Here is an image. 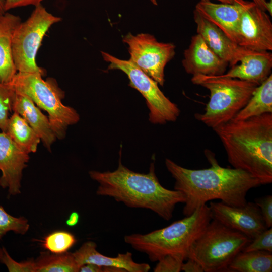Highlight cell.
<instances>
[{
  "label": "cell",
  "instance_id": "f546056e",
  "mask_svg": "<svg viewBox=\"0 0 272 272\" xmlns=\"http://www.w3.org/2000/svg\"><path fill=\"white\" fill-rule=\"evenodd\" d=\"M186 258L179 255H167L157 261L154 272H180Z\"/></svg>",
  "mask_w": 272,
  "mask_h": 272
},
{
  "label": "cell",
  "instance_id": "4dcf8cb0",
  "mask_svg": "<svg viewBox=\"0 0 272 272\" xmlns=\"http://www.w3.org/2000/svg\"><path fill=\"white\" fill-rule=\"evenodd\" d=\"M255 204L259 208L267 228L272 227V196L267 195L255 199Z\"/></svg>",
  "mask_w": 272,
  "mask_h": 272
},
{
  "label": "cell",
  "instance_id": "2e32d148",
  "mask_svg": "<svg viewBox=\"0 0 272 272\" xmlns=\"http://www.w3.org/2000/svg\"><path fill=\"white\" fill-rule=\"evenodd\" d=\"M252 3L248 2L244 4H217L210 1H200L196 5L195 10L237 43L241 16L244 9Z\"/></svg>",
  "mask_w": 272,
  "mask_h": 272
},
{
  "label": "cell",
  "instance_id": "8fae6325",
  "mask_svg": "<svg viewBox=\"0 0 272 272\" xmlns=\"http://www.w3.org/2000/svg\"><path fill=\"white\" fill-rule=\"evenodd\" d=\"M209 207L212 219L243 234L250 240L268 229L255 202H247L243 206L234 207L221 201H211Z\"/></svg>",
  "mask_w": 272,
  "mask_h": 272
},
{
  "label": "cell",
  "instance_id": "52a82bcc",
  "mask_svg": "<svg viewBox=\"0 0 272 272\" xmlns=\"http://www.w3.org/2000/svg\"><path fill=\"white\" fill-rule=\"evenodd\" d=\"M251 240L243 234L212 219L191 246L187 258L199 263L205 272L229 271V265L234 257Z\"/></svg>",
  "mask_w": 272,
  "mask_h": 272
},
{
  "label": "cell",
  "instance_id": "8d00e7d4",
  "mask_svg": "<svg viewBox=\"0 0 272 272\" xmlns=\"http://www.w3.org/2000/svg\"><path fill=\"white\" fill-rule=\"evenodd\" d=\"M200 1H210V0H200ZM222 3H226V4H244L247 3L248 1H246L245 0H216Z\"/></svg>",
  "mask_w": 272,
  "mask_h": 272
},
{
  "label": "cell",
  "instance_id": "7402d4cb",
  "mask_svg": "<svg viewBox=\"0 0 272 272\" xmlns=\"http://www.w3.org/2000/svg\"><path fill=\"white\" fill-rule=\"evenodd\" d=\"M26 153H35L41 139L26 120L16 112L9 117L6 132Z\"/></svg>",
  "mask_w": 272,
  "mask_h": 272
},
{
  "label": "cell",
  "instance_id": "3957f363",
  "mask_svg": "<svg viewBox=\"0 0 272 272\" xmlns=\"http://www.w3.org/2000/svg\"><path fill=\"white\" fill-rule=\"evenodd\" d=\"M234 168L247 172L261 185L272 182V113L231 120L213 129Z\"/></svg>",
  "mask_w": 272,
  "mask_h": 272
},
{
  "label": "cell",
  "instance_id": "ba28073f",
  "mask_svg": "<svg viewBox=\"0 0 272 272\" xmlns=\"http://www.w3.org/2000/svg\"><path fill=\"white\" fill-rule=\"evenodd\" d=\"M61 20L60 17L48 12L40 4L35 7L26 21L19 24L12 41L13 59L17 72L44 75V70L36 63V55L49 29Z\"/></svg>",
  "mask_w": 272,
  "mask_h": 272
},
{
  "label": "cell",
  "instance_id": "74e56055",
  "mask_svg": "<svg viewBox=\"0 0 272 272\" xmlns=\"http://www.w3.org/2000/svg\"><path fill=\"white\" fill-rule=\"evenodd\" d=\"M6 0H0V16L4 14L5 11V3Z\"/></svg>",
  "mask_w": 272,
  "mask_h": 272
},
{
  "label": "cell",
  "instance_id": "277c9868",
  "mask_svg": "<svg viewBox=\"0 0 272 272\" xmlns=\"http://www.w3.org/2000/svg\"><path fill=\"white\" fill-rule=\"evenodd\" d=\"M211 220L210 208L206 204L166 227L147 234L126 235L124 240L135 250L146 254L152 262L167 255H182L187 260L191 246Z\"/></svg>",
  "mask_w": 272,
  "mask_h": 272
},
{
  "label": "cell",
  "instance_id": "5b68a950",
  "mask_svg": "<svg viewBox=\"0 0 272 272\" xmlns=\"http://www.w3.org/2000/svg\"><path fill=\"white\" fill-rule=\"evenodd\" d=\"M191 81L210 91L204 112L197 113L195 117L213 129L232 120L257 86L248 81L219 76L196 75L192 76Z\"/></svg>",
  "mask_w": 272,
  "mask_h": 272
},
{
  "label": "cell",
  "instance_id": "30bf717a",
  "mask_svg": "<svg viewBox=\"0 0 272 272\" xmlns=\"http://www.w3.org/2000/svg\"><path fill=\"white\" fill-rule=\"evenodd\" d=\"M128 46L130 60L145 74L163 86L164 69L174 57L175 46L158 42L153 35L141 33L126 35L123 39Z\"/></svg>",
  "mask_w": 272,
  "mask_h": 272
},
{
  "label": "cell",
  "instance_id": "ffe728a7",
  "mask_svg": "<svg viewBox=\"0 0 272 272\" xmlns=\"http://www.w3.org/2000/svg\"><path fill=\"white\" fill-rule=\"evenodd\" d=\"M21 22L19 16L5 12L0 16V83L12 81L17 71L12 56L14 32Z\"/></svg>",
  "mask_w": 272,
  "mask_h": 272
},
{
  "label": "cell",
  "instance_id": "6da1fadb",
  "mask_svg": "<svg viewBox=\"0 0 272 272\" xmlns=\"http://www.w3.org/2000/svg\"><path fill=\"white\" fill-rule=\"evenodd\" d=\"M205 154L211 164L206 169H188L169 159H165L166 168L175 181L174 189L181 192L185 196L183 209L185 216H190L214 199H220L231 206H243L247 202V192L261 185L258 179L245 171L221 166L210 150L206 149Z\"/></svg>",
  "mask_w": 272,
  "mask_h": 272
},
{
  "label": "cell",
  "instance_id": "d6a6232c",
  "mask_svg": "<svg viewBox=\"0 0 272 272\" xmlns=\"http://www.w3.org/2000/svg\"><path fill=\"white\" fill-rule=\"evenodd\" d=\"M187 261L183 263L181 271L185 272H203V269L200 264L195 260L187 258Z\"/></svg>",
  "mask_w": 272,
  "mask_h": 272
},
{
  "label": "cell",
  "instance_id": "44dd1931",
  "mask_svg": "<svg viewBox=\"0 0 272 272\" xmlns=\"http://www.w3.org/2000/svg\"><path fill=\"white\" fill-rule=\"evenodd\" d=\"M272 113V75L257 86L246 105L232 120L238 121Z\"/></svg>",
  "mask_w": 272,
  "mask_h": 272
},
{
  "label": "cell",
  "instance_id": "f35d334b",
  "mask_svg": "<svg viewBox=\"0 0 272 272\" xmlns=\"http://www.w3.org/2000/svg\"><path fill=\"white\" fill-rule=\"evenodd\" d=\"M151 3L154 5H157V2L156 0H150Z\"/></svg>",
  "mask_w": 272,
  "mask_h": 272
},
{
  "label": "cell",
  "instance_id": "4fadbf2b",
  "mask_svg": "<svg viewBox=\"0 0 272 272\" xmlns=\"http://www.w3.org/2000/svg\"><path fill=\"white\" fill-rule=\"evenodd\" d=\"M29 160V154L21 149L7 133L0 132V186L8 189L9 196L21 193L23 171Z\"/></svg>",
  "mask_w": 272,
  "mask_h": 272
},
{
  "label": "cell",
  "instance_id": "4316f807",
  "mask_svg": "<svg viewBox=\"0 0 272 272\" xmlns=\"http://www.w3.org/2000/svg\"><path fill=\"white\" fill-rule=\"evenodd\" d=\"M16 92L9 83H0V129L6 132L9 119V112L13 111V106Z\"/></svg>",
  "mask_w": 272,
  "mask_h": 272
},
{
  "label": "cell",
  "instance_id": "836d02e7",
  "mask_svg": "<svg viewBox=\"0 0 272 272\" xmlns=\"http://www.w3.org/2000/svg\"><path fill=\"white\" fill-rule=\"evenodd\" d=\"M80 272H104V267L93 263H86L81 265L79 269Z\"/></svg>",
  "mask_w": 272,
  "mask_h": 272
},
{
  "label": "cell",
  "instance_id": "e575fe53",
  "mask_svg": "<svg viewBox=\"0 0 272 272\" xmlns=\"http://www.w3.org/2000/svg\"><path fill=\"white\" fill-rule=\"evenodd\" d=\"M256 6L265 11H268L271 15L272 14V0H252Z\"/></svg>",
  "mask_w": 272,
  "mask_h": 272
},
{
  "label": "cell",
  "instance_id": "7c38bea8",
  "mask_svg": "<svg viewBox=\"0 0 272 272\" xmlns=\"http://www.w3.org/2000/svg\"><path fill=\"white\" fill-rule=\"evenodd\" d=\"M237 43L251 50H272V23L270 17L253 2L242 13Z\"/></svg>",
  "mask_w": 272,
  "mask_h": 272
},
{
  "label": "cell",
  "instance_id": "e0dca14e",
  "mask_svg": "<svg viewBox=\"0 0 272 272\" xmlns=\"http://www.w3.org/2000/svg\"><path fill=\"white\" fill-rule=\"evenodd\" d=\"M230 67L227 72L216 76L237 79L258 86L271 74L272 53L246 49L239 61Z\"/></svg>",
  "mask_w": 272,
  "mask_h": 272
},
{
  "label": "cell",
  "instance_id": "9a60e30c",
  "mask_svg": "<svg viewBox=\"0 0 272 272\" xmlns=\"http://www.w3.org/2000/svg\"><path fill=\"white\" fill-rule=\"evenodd\" d=\"M193 18L197 34L209 47L231 67L236 64L246 48L231 40L220 28L201 16L195 10Z\"/></svg>",
  "mask_w": 272,
  "mask_h": 272
},
{
  "label": "cell",
  "instance_id": "cb8c5ba5",
  "mask_svg": "<svg viewBox=\"0 0 272 272\" xmlns=\"http://www.w3.org/2000/svg\"><path fill=\"white\" fill-rule=\"evenodd\" d=\"M36 272H78L80 266L73 253L41 252L35 259Z\"/></svg>",
  "mask_w": 272,
  "mask_h": 272
},
{
  "label": "cell",
  "instance_id": "ab89813d",
  "mask_svg": "<svg viewBox=\"0 0 272 272\" xmlns=\"http://www.w3.org/2000/svg\"><path fill=\"white\" fill-rule=\"evenodd\" d=\"M3 254V248L0 247V263H1V258Z\"/></svg>",
  "mask_w": 272,
  "mask_h": 272
},
{
  "label": "cell",
  "instance_id": "83f0119b",
  "mask_svg": "<svg viewBox=\"0 0 272 272\" xmlns=\"http://www.w3.org/2000/svg\"><path fill=\"white\" fill-rule=\"evenodd\" d=\"M1 263L4 264L9 272H36L35 260L33 259L17 262L13 259L6 249L3 247Z\"/></svg>",
  "mask_w": 272,
  "mask_h": 272
},
{
  "label": "cell",
  "instance_id": "5bb4252c",
  "mask_svg": "<svg viewBox=\"0 0 272 272\" xmlns=\"http://www.w3.org/2000/svg\"><path fill=\"white\" fill-rule=\"evenodd\" d=\"M182 63L185 72L192 76L221 75L229 65L209 47L198 34L192 37L189 47L184 50Z\"/></svg>",
  "mask_w": 272,
  "mask_h": 272
},
{
  "label": "cell",
  "instance_id": "8992f818",
  "mask_svg": "<svg viewBox=\"0 0 272 272\" xmlns=\"http://www.w3.org/2000/svg\"><path fill=\"white\" fill-rule=\"evenodd\" d=\"M42 76L40 73L17 72L10 83L16 92L27 95L48 113L53 130L57 138L62 140L69 126L77 123L80 116L73 108L62 103L64 93L56 81L51 78L44 80Z\"/></svg>",
  "mask_w": 272,
  "mask_h": 272
},
{
  "label": "cell",
  "instance_id": "f1b7e54d",
  "mask_svg": "<svg viewBox=\"0 0 272 272\" xmlns=\"http://www.w3.org/2000/svg\"><path fill=\"white\" fill-rule=\"evenodd\" d=\"M266 251L272 252L271 227L257 235L247 244L242 251Z\"/></svg>",
  "mask_w": 272,
  "mask_h": 272
},
{
  "label": "cell",
  "instance_id": "ac0fdd59",
  "mask_svg": "<svg viewBox=\"0 0 272 272\" xmlns=\"http://www.w3.org/2000/svg\"><path fill=\"white\" fill-rule=\"evenodd\" d=\"M73 254L80 267L86 263H93L102 267H117L125 272H148L151 269L147 263L135 262L130 252L118 253L114 257L104 255L97 251V244L92 241L84 243Z\"/></svg>",
  "mask_w": 272,
  "mask_h": 272
},
{
  "label": "cell",
  "instance_id": "484cf974",
  "mask_svg": "<svg viewBox=\"0 0 272 272\" xmlns=\"http://www.w3.org/2000/svg\"><path fill=\"white\" fill-rule=\"evenodd\" d=\"M30 227L28 220L24 217H16L8 213L0 206V240L9 232L24 235Z\"/></svg>",
  "mask_w": 272,
  "mask_h": 272
},
{
  "label": "cell",
  "instance_id": "7a4b0ae2",
  "mask_svg": "<svg viewBox=\"0 0 272 272\" xmlns=\"http://www.w3.org/2000/svg\"><path fill=\"white\" fill-rule=\"evenodd\" d=\"M120 157L113 171H90V177L99 186L96 194L113 198L130 208L150 210L166 221L173 217L175 206L184 203L183 194L164 187L155 173L154 162L147 173L134 172L123 165Z\"/></svg>",
  "mask_w": 272,
  "mask_h": 272
},
{
  "label": "cell",
  "instance_id": "d590c367",
  "mask_svg": "<svg viewBox=\"0 0 272 272\" xmlns=\"http://www.w3.org/2000/svg\"><path fill=\"white\" fill-rule=\"evenodd\" d=\"M80 218L79 214L77 212H72L68 219L66 220V224L69 227H74L79 222Z\"/></svg>",
  "mask_w": 272,
  "mask_h": 272
},
{
  "label": "cell",
  "instance_id": "1f68e13d",
  "mask_svg": "<svg viewBox=\"0 0 272 272\" xmlns=\"http://www.w3.org/2000/svg\"><path fill=\"white\" fill-rule=\"evenodd\" d=\"M43 0H6L5 3V11H8L21 7L28 6L30 5L37 6L41 4Z\"/></svg>",
  "mask_w": 272,
  "mask_h": 272
},
{
  "label": "cell",
  "instance_id": "603a6c76",
  "mask_svg": "<svg viewBox=\"0 0 272 272\" xmlns=\"http://www.w3.org/2000/svg\"><path fill=\"white\" fill-rule=\"evenodd\" d=\"M229 271L271 272L272 252L266 251H241L228 267Z\"/></svg>",
  "mask_w": 272,
  "mask_h": 272
},
{
  "label": "cell",
  "instance_id": "d6986e66",
  "mask_svg": "<svg viewBox=\"0 0 272 272\" xmlns=\"http://www.w3.org/2000/svg\"><path fill=\"white\" fill-rule=\"evenodd\" d=\"M12 111L18 113L26 120L39 135L44 146L50 151L51 145L57 137L48 117L42 113L32 99L25 94L16 92Z\"/></svg>",
  "mask_w": 272,
  "mask_h": 272
},
{
  "label": "cell",
  "instance_id": "d4e9b609",
  "mask_svg": "<svg viewBox=\"0 0 272 272\" xmlns=\"http://www.w3.org/2000/svg\"><path fill=\"white\" fill-rule=\"evenodd\" d=\"M76 242L77 240L72 233L63 230L52 232L40 241L45 249L55 254L67 252Z\"/></svg>",
  "mask_w": 272,
  "mask_h": 272
},
{
  "label": "cell",
  "instance_id": "9c48e42d",
  "mask_svg": "<svg viewBox=\"0 0 272 272\" xmlns=\"http://www.w3.org/2000/svg\"><path fill=\"white\" fill-rule=\"evenodd\" d=\"M105 61L109 62L108 70H119L128 77L129 86L138 91L145 99L149 110V121L153 124H164L175 121L180 111L161 91L158 83L145 74L130 59L122 60L101 51Z\"/></svg>",
  "mask_w": 272,
  "mask_h": 272
}]
</instances>
